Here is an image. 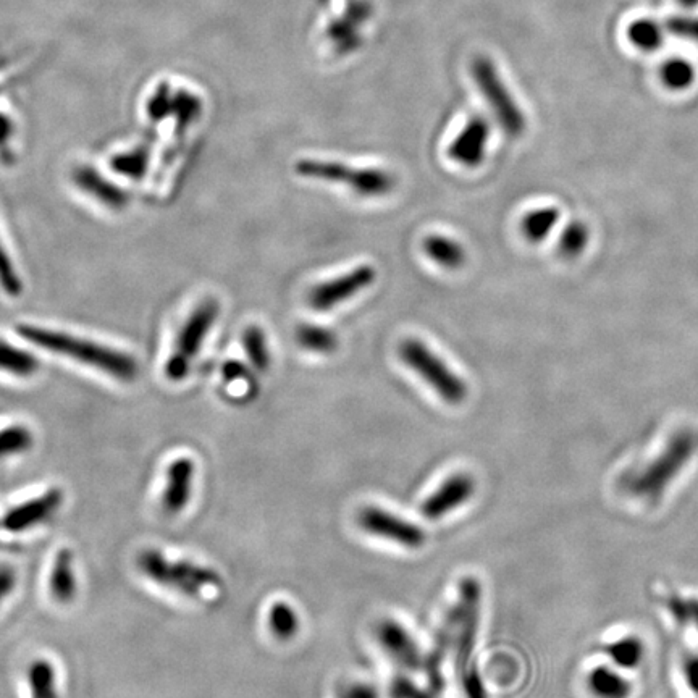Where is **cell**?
Here are the masks:
<instances>
[{"label":"cell","mask_w":698,"mask_h":698,"mask_svg":"<svg viewBox=\"0 0 698 698\" xmlns=\"http://www.w3.org/2000/svg\"><path fill=\"white\" fill-rule=\"evenodd\" d=\"M697 448L698 438L692 430H677L655 456L624 474L621 480L624 493L634 500L655 505L692 463Z\"/></svg>","instance_id":"1"},{"label":"cell","mask_w":698,"mask_h":698,"mask_svg":"<svg viewBox=\"0 0 698 698\" xmlns=\"http://www.w3.org/2000/svg\"><path fill=\"white\" fill-rule=\"evenodd\" d=\"M18 333L23 340L30 341L31 345L81 362L120 382H133L138 377L139 366L136 359L109 346H102L85 338L73 337L70 333L57 332V330L36 327V325H20Z\"/></svg>","instance_id":"2"},{"label":"cell","mask_w":698,"mask_h":698,"mask_svg":"<svg viewBox=\"0 0 698 698\" xmlns=\"http://www.w3.org/2000/svg\"><path fill=\"white\" fill-rule=\"evenodd\" d=\"M136 564L149 581L183 593L186 597H196L204 590L222 584V579L214 569L191 561L169 560L162 551L154 548L141 551Z\"/></svg>","instance_id":"3"},{"label":"cell","mask_w":698,"mask_h":698,"mask_svg":"<svg viewBox=\"0 0 698 698\" xmlns=\"http://www.w3.org/2000/svg\"><path fill=\"white\" fill-rule=\"evenodd\" d=\"M299 177L348 186L364 198H379L395 188L392 173L380 169H356L332 160L303 159L295 165Z\"/></svg>","instance_id":"4"},{"label":"cell","mask_w":698,"mask_h":698,"mask_svg":"<svg viewBox=\"0 0 698 698\" xmlns=\"http://www.w3.org/2000/svg\"><path fill=\"white\" fill-rule=\"evenodd\" d=\"M400 358L404 366L416 372L424 382L429 383L432 390L442 398L445 403H463L467 398V385L456 372L451 371L437 354L416 338L404 340L400 345Z\"/></svg>","instance_id":"5"},{"label":"cell","mask_w":698,"mask_h":698,"mask_svg":"<svg viewBox=\"0 0 698 698\" xmlns=\"http://www.w3.org/2000/svg\"><path fill=\"white\" fill-rule=\"evenodd\" d=\"M482 584L474 576H466L459 582L456 610L455 658L458 676L469 669L479 668L474 660L482 618Z\"/></svg>","instance_id":"6"},{"label":"cell","mask_w":698,"mask_h":698,"mask_svg":"<svg viewBox=\"0 0 698 698\" xmlns=\"http://www.w3.org/2000/svg\"><path fill=\"white\" fill-rule=\"evenodd\" d=\"M219 317V303L215 299H204L178 333L172 356L165 364V375L172 382H181L190 372L191 362L201 351L202 343L211 332Z\"/></svg>","instance_id":"7"},{"label":"cell","mask_w":698,"mask_h":698,"mask_svg":"<svg viewBox=\"0 0 698 698\" xmlns=\"http://www.w3.org/2000/svg\"><path fill=\"white\" fill-rule=\"evenodd\" d=\"M472 76L476 85L479 86L480 93L485 97L488 106L493 110L501 128L509 136H521L526 130V117L522 114L518 102L509 93L505 83L501 80L500 73L493 65L492 60L480 57L474 60L472 65Z\"/></svg>","instance_id":"8"},{"label":"cell","mask_w":698,"mask_h":698,"mask_svg":"<svg viewBox=\"0 0 698 698\" xmlns=\"http://www.w3.org/2000/svg\"><path fill=\"white\" fill-rule=\"evenodd\" d=\"M356 521L366 534L396 543L408 550H419L424 547L427 540V535L421 526L379 506L362 508Z\"/></svg>","instance_id":"9"},{"label":"cell","mask_w":698,"mask_h":698,"mask_svg":"<svg viewBox=\"0 0 698 698\" xmlns=\"http://www.w3.org/2000/svg\"><path fill=\"white\" fill-rule=\"evenodd\" d=\"M375 278L377 270L372 265H359L351 272L314 286L307 295V304L317 312L330 311L367 290L375 282Z\"/></svg>","instance_id":"10"},{"label":"cell","mask_w":698,"mask_h":698,"mask_svg":"<svg viewBox=\"0 0 698 698\" xmlns=\"http://www.w3.org/2000/svg\"><path fill=\"white\" fill-rule=\"evenodd\" d=\"M477 482L467 472H456L443 482L430 497L425 498L421 513L429 521H440L446 514L463 508L474 498Z\"/></svg>","instance_id":"11"},{"label":"cell","mask_w":698,"mask_h":698,"mask_svg":"<svg viewBox=\"0 0 698 698\" xmlns=\"http://www.w3.org/2000/svg\"><path fill=\"white\" fill-rule=\"evenodd\" d=\"M375 635L383 652L404 671H416L424 666L421 648L403 624L395 619H383Z\"/></svg>","instance_id":"12"},{"label":"cell","mask_w":698,"mask_h":698,"mask_svg":"<svg viewBox=\"0 0 698 698\" xmlns=\"http://www.w3.org/2000/svg\"><path fill=\"white\" fill-rule=\"evenodd\" d=\"M64 501V493L60 488H51L41 497L33 498L22 505L15 506L5 514L2 527L9 532H25L33 527L44 524L52 519Z\"/></svg>","instance_id":"13"},{"label":"cell","mask_w":698,"mask_h":698,"mask_svg":"<svg viewBox=\"0 0 698 698\" xmlns=\"http://www.w3.org/2000/svg\"><path fill=\"white\" fill-rule=\"evenodd\" d=\"M488 138H490L488 123L482 117H474L467 122L466 127L451 143L448 154L451 159L464 167H477L484 162Z\"/></svg>","instance_id":"14"},{"label":"cell","mask_w":698,"mask_h":698,"mask_svg":"<svg viewBox=\"0 0 698 698\" xmlns=\"http://www.w3.org/2000/svg\"><path fill=\"white\" fill-rule=\"evenodd\" d=\"M196 464L190 458H178L167 469L162 506L169 514H178L188 506L193 493Z\"/></svg>","instance_id":"15"},{"label":"cell","mask_w":698,"mask_h":698,"mask_svg":"<svg viewBox=\"0 0 698 698\" xmlns=\"http://www.w3.org/2000/svg\"><path fill=\"white\" fill-rule=\"evenodd\" d=\"M73 183L80 188L83 193L88 194L91 198L101 202L104 206L109 207L112 211H122L127 207L128 194L115 185L112 181L102 177L101 173L97 172L93 167H78L73 172Z\"/></svg>","instance_id":"16"},{"label":"cell","mask_w":698,"mask_h":698,"mask_svg":"<svg viewBox=\"0 0 698 698\" xmlns=\"http://www.w3.org/2000/svg\"><path fill=\"white\" fill-rule=\"evenodd\" d=\"M585 689L593 698H631L634 684L613 665H597L585 676Z\"/></svg>","instance_id":"17"},{"label":"cell","mask_w":698,"mask_h":698,"mask_svg":"<svg viewBox=\"0 0 698 698\" xmlns=\"http://www.w3.org/2000/svg\"><path fill=\"white\" fill-rule=\"evenodd\" d=\"M455 632H456V610L451 608L446 614V618L443 619L442 626L438 629L437 635H435L434 644L430 648L429 655H427V660H424L425 673H427V679H429V687L434 690L435 694L442 692L443 684V674L442 665L445 661L446 653L450 650L451 645L455 642Z\"/></svg>","instance_id":"18"},{"label":"cell","mask_w":698,"mask_h":698,"mask_svg":"<svg viewBox=\"0 0 698 698\" xmlns=\"http://www.w3.org/2000/svg\"><path fill=\"white\" fill-rule=\"evenodd\" d=\"M600 652L610 660L611 665L626 673L644 665L647 645L640 635L626 634L603 644Z\"/></svg>","instance_id":"19"},{"label":"cell","mask_w":698,"mask_h":698,"mask_svg":"<svg viewBox=\"0 0 698 698\" xmlns=\"http://www.w3.org/2000/svg\"><path fill=\"white\" fill-rule=\"evenodd\" d=\"M49 590L55 602L67 605L73 602L76 595V577L73 571V553L68 548H62L57 553L52 566Z\"/></svg>","instance_id":"20"},{"label":"cell","mask_w":698,"mask_h":698,"mask_svg":"<svg viewBox=\"0 0 698 698\" xmlns=\"http://www.w3.org/2000/svg\"><path fill=\"white\" fill-rule=\"evenodd\" d=\"M424 253L445 269H459L466 262V251L463 244L451 240L448 236L430 235L422 241Z\"/></svg>","instance_id":"21"},{"label":"cell","mask_w":698,"mask_h":698,"mask_svg":"<svg viewBox=\"0 0 698 698\" xmlns=\"http://www.w3.org/2000/svg\"><path fill=\"white\" fill-rule=\"evenodd\" d=\"M38 369L39 362L33 354L0 340V371L15 377H31Z\"/></svg>","instance_id":"22"},{"label":"cell","mask_w":698,"mask_h":698,"mask_svg":"<svg viewBox=\"0 0 698 698\" xmlns=\"http://www.w3.org/2000/svg\"><path fill=\"white\" fill-rule=\"evenodd\" d=\"M267 624H269L270 632L283 642L295 639L299 632V626H301L299 614L290 603L286 602H275L274 605L270 606L269 613H267Z\"/></svg>","instance_id":"23"},{"label":"cell","mask_w":698,"mask_h":698,"mask_svg":"<svg viewBox=\"0 0 698 698\" xmlns=\"http://www.w3.org/2000/svg\"><path fill=\"white\" fill-rule=\"evenodd\" d=\"M296 341L301 348L316 354H333L338 348L337 335L320 325H299Z\"/></svg>","instance_id":"24"},{"label":"cell","mask_w":698,"mask_h":698,"mask_svg":"<svg viewBox=\"0 0 698 698\" xmlns=\"http://www.w3.org/2000/svg\"><path fill=\"white\" fill-rule=\"evenodd\" d=\"M560 217L561 212L556 207H543L529 212L521 222L522 235L532 243H540L553 232Z\"/></svg>","instance_id":"25"},{"label":"cell","mask_w":698,"mask_h":698,"mask_svg":"<svg viewBox=\"0 0 698 698\" xmlns=\"http://www.w3.org/2000/svg\"><path fill=\"white\" fill-rule=\"evenodd\" d=\"M31 698H60L51 661L36 660L28 668Z\"/></svg>","instance_id":"26"},{"label":"cell","mask_w":698,"mask_h":698,"mask_svg":"<svg viewBox=\"0 0 698 698\" xmlns=\"http://www.w3.org/2000/svg\"><path fill=\"white\" fill-rule=\"evenodd\" d=\"M663 28L650 18L635 20L627 28V39L639 51L653 52L663 46Z\"/></svg>","instance_id":"27"},{"label":"cell","mask_w":698,"mask_h":698,"mask_svg":"<svg viewBox=\"0 0 698 698\" xmlns=\"http://www.w3.org/2000/svg\"><path fill=\"white\" fill-rule=\"evenodd\" d=\"M666 611L677 626L690 627L698 635V597L673 593L666 598Z\"/></svg>","instance_id":"28"},{"label":"cell","mask_w":698,"mask_h":698,"mask_svg":"<svg viewBox=\"0 0 698 698\" xmlns=\"http://www.w3.org/2000/svg\"><path fill=\"white\" fill-rule=\"evenodd\" d=\"M660 78L663 85L671 91H684L694 85L695 68L686 59L666 60L660 70Z\"/></svg>","instance_id":"29"},{"label":"cell","mask_w":698,"mask_h":698,"mask_svg":"<svg viewBox=\"0 0 698 698\" xmlns=\"http://www.w3.org/2000/svg\"><path fill=\"white\" fill-rule=\"evenodd\" d=\"M244 353L257 371H267L270 366V353L262 328L251 325L243 332Z\"/></svg>","instance_id":"30"},{"label":"cell","mask_w":698,"mask_h":698,"mask_svg":"<svg viewBox=\"0 0 698 698\" xmlns=\"http://www.w3.org/2000/svg\"><path fill=\"white\" fill-rule=\"evenodd\" d=\"M589 241V227L581 220H574V222L568 223L564 227L560 236V243H558V249H560L561 256L572 259V257L581 256L584 253L587 246H589Z\"/></svg>","instance_id":"31"},{"label":"cell","mask_w":698,"mask_h":698,"mask_svg":"<svg viewBox=\"0 0 698 698\" xmlns=\"http://www.w3.org/2000/svg\"><path fill=\"white\" fill-rule=\"evenodd\" d=\"M149 159H151V152H149L148 146H139L135 151L114 157L112 169L123 177L139 180L148 172Z\"/></svg>","instance_id":"32"},{"label":"cell","mask_w":698,"mask_h":698,"mask_svg":"<svg viewBox=\"0 0 698 698\" xmlns=\"http://www.w3.org/2000/svg\"><path fill=\"white\" fill-rule=\"evenodd\" d=\"M33 446V435L23 425H13L0 430V458L20 455Z\"/></svg>","instance_id":"33"},{"label":"cell","mask_w":698,"mask_h":698,"mask_svg":"<svg viewBox=\"0 0 698 698\" xmlns=\"http://www.w3.org/2000/svg\"><path fill=\"white\" fill-rule=\"evenodd\" d=\"M172 114L177 118V131H185L201 114V101L194 94L181 91L173 97Z\"/></svg>","instance_id":"34"},{"label":"cell","mask_w":698,"mask_h":698,"mask_svg":"<svg viewBox=\"0 0 698 698\" xmlns=\"http://www.w3.org/2000/svg\"><path fill=\"white\" fill-rule=\"evenodd\" d=\"M434 690L419 686L411 677L400 674L390 684V698H435Z\"/></svg>","instance_id":"35"},{"label":"cell","mask_w":698,"mask_h":698,"mask_svg":"<svg viewBox=\"0 0 698 698\" xmlns=\"http://www.w3.org/2000/svg\"><path fill=\"white\" fill-rule=\"evenodd\" d=\"M0 285L4 288L5 293L12 296H18L22 293V280L17 275V270L10 262V257L5 253L0 243Z\"/></svg>","instance_id":"36"},{"label":"cell","mask_w":698,"mask_h":698,"mask_svg":"<svg viewBox=\"0 0 698 698\" xmlns=\"http://www.w3.org/2000/svg\"><path fill=\"white\" fill-rule=\"evenodd\" d=\"M459 681H461L464 698H490L479 668H472L461 674Z\"/></svg>","instance_id":"37"},{"label":"cell","mask_w":698,"mask_h":698,"mask_svg":"<svg viewBox=\"0 0 698 698\" xmlns=\"http://www.w3.org/2000/svg\"><path fill=\"white\" fill-rule=\"evenodd\" d=\"M681 676L690 694L698 698V652H689L682 656Z\"/></svg>","instance_id":"38"},{"label":"cell","mask_w":698,"mask_h":698,"mask_svg":"<svg viewBox=\"0 0 698 698\" xmlns=\"http://www.w3.org/2000/svg\"><path fill=\"white\" fill-rule=\"evenodd\" d=\"M666 28L679 38L698 43V17H673L666 22Z\"/></svg>","instance_id":"39"},{"label":"cell","mask_w":698,"mask_h":698,"mask_svg":"<svg viewBox=\"0 0 698 698\" xmlns=\"http://www.w3.org/2000/svg\"><path fill=\"white\" fill-rule=\"evenodd\" d=\"M172 104L173 97L170 96V89L167 86H162L149 101L148 110L152 120H162V118L172 114Z\"/></svg>","instance_id":"40"},{"label":"cell","mask_w":698,"mask_h":698,"mask_svg":"<svg viewBox=\"0 0 698 698\" xmlns=\"http://www.w3.org/2000/svg\"><path fill=\"white\" fill-rule=\"evenodd\" d=\"M338 698H380V695L369 682H353L341 690Z\"/></svg>","instance_id":"41"},{"label":"cell","mask_w":698,"mask_h":698,"mask_svg":"<svg viewBox=\"0 0 698 698\" xmlns=\"http://www.w3.org/2000/svg\"><path fill=\"white\" fill-rule=\"evenodd\" d=\"M249 369L240 361H227L222 367V377L227 383L240 382L251 379Z\"/></svg>","instance_id":"42"},{"label":"cell","mask_w":698,"mask_h":698,"mask_svg":"<svg viewBox=\"0 0 698 698\" xmlns=\"http://www.w3.org/2000/svg\"><path fill=\"white\" fill-rule=\"evenodd\" d=\"M17 585V572L9 564H0V603L9 597Z\"/></svg>","instance_id":"43"},{"label":"cell","mask_w":698,"mask_h":698,"mask_svg":"<svg viewBox=\"0 0 698 698\" xmlns=\"http://www.w3.org/2000/svg\"><path fill=\"white\" fill-rule=\"evenodd\" d=\"M10 136H12V123H10L9 118L0 114V146L9 143Z\"/></svg>","instance_id":"44"},{"label":"cell","mask_w":698,"mask_h":698,"mask_svg":"<svg viewBox=\"0 0 698 698\" xmlns=\"http://www.w3.org/2000/svg\"><path fill=\"white\" fill-rule=\"evenodd\" d=\"M679 2V5L681 7H684V9H695V7H698V0H677Z\"/></svg>","instance_id":"45"}]
</instances>
